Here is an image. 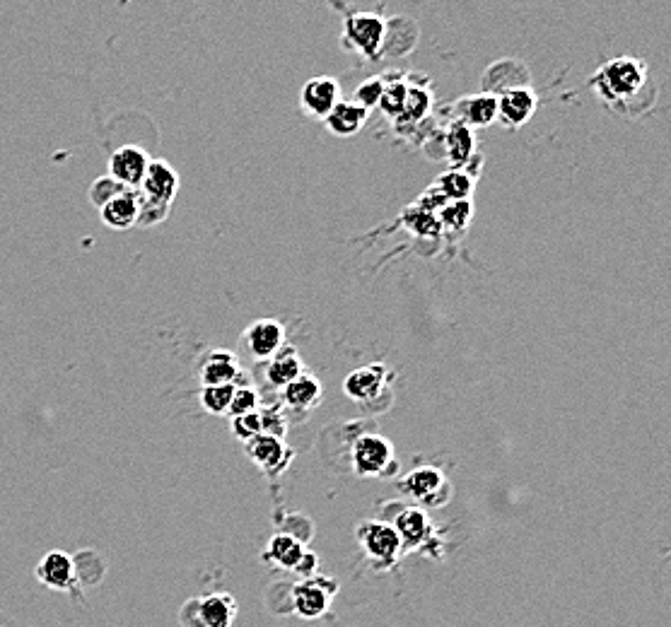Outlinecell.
<instances>
[{
	"mask_svg": "<svg viewBox=\"0 0 671 627\" xmlns=\"http://www.w3.org/2000/svg\"><path fill=\"white\" fill-rule=\"evenodd\" d=\"M148 164V152L136 148V145H124L109 157V177L119 181L124 189H138L143 184L145 172H148Z\"/></svg>",
	"mask_w": 671,
	"mask_h": 627,
	"instance_id": "cell-8",
	"label": "cell"
},
{
	"mask_svg": "<svg viewBox=\"0 0 671 627\" xmlns=\"http://www.w3.org/2000/svg\"><path fill=\"white\" fill-rule=\"evenodd\" d=\"M336 594L334 582H324V579H305V582L293 587V608L300 618L317 620L329 611L331 599Z\"/></svg>",
	"mask_w": 671,
	"mask_h": 627,
	"instance_id": "cell-6",
	"label": "cell"
},
{
	"mask_svg": "<svg viewBox=\"0 0 671 627\" xmlns=\"http://www.w3.org/2000/svg\"><path fill=\"white\" fill-rule=\"evenodd\" d=\"M305 543L300 538L293 536V533H276L268 543L266 550V560L273 562V565L283 567V570H295L297 560L305 555Z\"/></svg>",
	"mask_w": 671,
	"mask_h": 627,
	"instance_id": "cell-25",
	"label": "cell"
},
{
	"mask_svg": "<svg viewBox=\"0 0 671 627\" xmlns=\"http://www.w3.org/2000/svg\"><path fill=\"white\" fill-rule=\"evenodd\" d=\"M239 377L237 357L227 350H213L201 362V384L203 386H220L235 384Z\"/></svg>",
	"mask_w": 671,
	"mask_h": 627,
	"instance_id": "cell-22",
	"label": "cell"
},
{
	"mask_svg": "<svg viewBox=\"0 0 671 627\" xmlns=\"http://www.w3.org/2000/svg\"><path fill=\"white\" fill-rule=\"evenodd\" d=\"M314 570H317V555L309 553V550H305V555H302V558L297 560V565H295L293 572L302 574V577H305V579H312Z\"/></svg>",
	"mask_w": 671,
	"mask_h": 627,
	"instance_id": "cell-36",
	"label": "cell"
},
{
	"mask_svg": "<svg viewBox=\"0 0 671 627\" xmlns=\"http://www.w3.org/2000/svg\"><path fill=\"white\" fill-rule=\"evenodd\" d=\"M404 490L413 500L423 502V505H437L440 502V490H447L445 473L433 466L413 468L404 478Z\"/></svg>",
	"mask_w": 671,
	"mask_h": 627,
	"instance_id": "cell-16",
	"label": "cell"
},
{
	"mask_svg": "<svg viewBox=\"0 0 671 627\" xmlns=\"http://www.w3.org/2000/svg\"><path fill=\"white\" fill-rule=\"evenodd\" d=\"M384 384H387V367L384 365H367L358 367L348 374L346 382H343V391L358 403H367L372 398L382 394Z\"/></svg>",
	"mask_w": 671,
	"mask_h": 627,
	"instance_id": "cell-15",
	"label": "cell"
},
{
	"mask_svg": "<svg viewBox=\"0 0 671 627\" xmlns=\"http://www.w3.org/2000/svg\"><path fill=\"white\" fill-rule=\"evenodd\" d=\"M39 582L54 591H75L78 589V574H75L73 558L63 550H51L46 553L39 565L34 567Z\"/></svg>",
	"mask_w": 671,
	"mask_h": 627,
	"instance_id": "cell-10",
	"label": "cell"
},
{
	"mask_svg": "<svg viewBox=\"0 0 671 627\" xmlns=\"http://www.w3.org/2000/svg\"><path fill=\"white\" fill-rule=\"evenodd\" d=\"M247 454H249V459L261 468V471L280 473L285 466L290 464L293 451L285 447L283 437L266 435V432H261V435H256L247 442Z\"/></svg>",
	"mask_w": 671,
	"mask_h": 627,
	"instance_id": "cell-11",
	"label": "cell"
},
{
	"mask_svg": "<svg viewBox=\"0 0 671 627\" xmlns=\"http://www.w3.org/2000/svg\"><path fill=\"white\" fill-rule=\"evenodd\" d=\"M474 152V128H469L462 121H454L445 136V155L452 169H464L471 162V157H474Z\"/></svg>",
	"mask_w": 671,
	"mask_h": 627,
	"instance_id": "cell-21",
	"label": "cell"
},
{
	"mask_svg": "<svg viewBox=\"0 0 671 627\" xmlns=\"http://www.w3.org/2000/svg\"><path fill=\"white\" fill-rule=\"evenodd\" d=\"M302 372H305V367H302L300 355H297V350L290 348V345H283V348L266 362V379L268 384L276 386V389H285V386L300 377Z\"/></svg>",
	"mask_w": 671,
	"mask_h": 627,
	"instance_id": "cell-23",
	"label": "cell"
},
{
	"mask_svg": "<svg viewBox=\"0 0 671 627\" xmlns=\"http://www.w3.org/2000/svg\"><path fill=\"white\" fill-rule=\"evenodd\" d=\"M121 191H124V186H121L119 181H114L112 177H102V179H97L95 184H92L90 198H92V203L97 205V208H102L104 203L112 201L116 193H121Z\"/></svg>",
	"mask_w": 671,
	"mask_h": 627,
	"instance_id": "cell-34",
	"label": "cell"
},
{
	"mask_svg": "<svg viewBox=\"0 0 671 627\" xmlns=\"http://www.w3.org/2000/svg\"><path fill=\"white\" fill-rule=\"evenodd\" d=\"M341 102V87L334 78H312L300 92V104L312 119H326L331 109Z\"/></svg>",
	"mask_w": 671,
	"mask_h": 627,
	"instance_id": "cell-12",
	"label": "cell"
},
{
	"mask_svg": "<svg viewBox=\"0 0 671 627\" xmlns=\"http://www.w3.org/2000/svg\"><path fill=\"white\" fill-rule=\"evenodd\" d=\"M184 627H232L237 618V601L230 594H210L203 599L184 603Z\"/></svg>",
	"mask_w": 671,
	"mask_h": 627,
	"instance_id": "cell-3",
	"label": "cell"
},
{
	"mask_svg": "<svg viewBox=\"0 0 671 627\" xmlns=\"http://www.w3.org/2000/svg\"><path fill=\"white\" fill-rule=\"evenodd\" d=\"M406 90H408V85L404 80L384 82V90H382V97H379L377 107L382 109L387 116H392V119H399L401 109H404Z\"/></svg>",
	"mask_w": 671,
	"mask_h": 627,
	"instance_id": "cell-29",
	"label": "cell"
},
{
	"mask_svg": "<svg viewBox=\"0 0 671 627\" xmlns=\"http://www.w3.org/2000/svg\"><path fill=\"white\" fill-rule=\"evenodd\" d=\"M261 415V432L266 435H276L280 437L285 432V420L283 415H278L276 410H259Z\"/></svg>",
	"mask_w": 671,
	"mask_h": 627,
	"instance_id": "cell-35",
	"label": "cell"
},
{
	"mask_svg": "<svg viewBox=\"0 0 671 627\" xmlns=\"http://www.w3.org/2000/svg\"><path fill=\"white\" fill-rule=\"evenodd\" d=\"M459 121L466 123L469 128H486L498 119V97L478 92V95L464 97L457 102Z\"/></svg>",
	"mask_w": 671,
	"mask_h": 627,
	"instance_id": "cell-18",
	"label": "cell"
},
{
	"mask_svg": "<svg viewBox=\"0 0 671 627\" xmlns=\"http://www.w3.org/2000/svg\"><path fill=\"white\" fill-rule=\"evenodd\" d=\"M430 107H433V92H430L428 87H408L404 109H401L399 119H404L408 123L423 121L425 116H428Z\"/></svg>",
	"mask_w": 671,
	"mask_h": 627,
	"instance_id": "cell-27",
	"label": "cell"
},
{
	"mask_svg": "<svg viewBox=\"0 0 671 627\" xmlns=\"http://www.w3.org/2000/svg\"><path fill=\"white\" fill-rule=\"evenodd\" d=\"M394 464V447L379 435H363L353 444V468L358 476H384Z\"/></svg>",
	"mask_w": 671,
	"mask_h": 627,
	"instance_id": "cell-4",
	"label": "cell"
},
{
	"mask_svg": "<svg viewBox=\"0 0 671 627\" xmlns=\"http://www.w3.org/2000/svg\"><path fill=\"white\" fill-rule=\"evenodd\" d=\"M322 384H319L317 377L312 374L302 372L300 377L293 379L288 386L283 389V403L288 408L295 410H309L322 403Z\"/></svg>",
	"mask_w": 671,
	"mask_h": 627,
	"instance_id": "cell-24",
	"label": "cell"
},
{
	"mask_svg": "<svg viewBox=\"0 0 671 627\" xmlns=\"http://www.w3.org/2000/svg\"><path fill=\"white\" fill-rule=\"evenodd\" d=\"M650 80V70L640 58L633 56H618L606 61L602 68L594 73L592 90L604 99L611 107L621 109L635 102Z\"/></svg>",
	"mask_w": 671,
	"mask_h": 627,
	"instance_id": "cell-1",
	"label": "cell"
},
{
	"mask_svg": "<svg viewBox=\"0 0 671 627\" xmlns=\"http://www.w3.org/2000/svg\"><path fill=\"white\" fill-rule=\"evenodd\" d=\"M536 104L539 99L532 87H517L498 97V119L507 128H522L534 116Z\"/></svg>",
	"mask_w": 671,
	"mask_h": 627,
	"instance_id": "cell-14",
	"label": "cell"
},
{
	"mask_svg": "<svg viewBox=\"0 0 671 627\" xmlns=\"http://www.w3.org/2000/svg\"><path fill=\"white\" fill-rule=\"evenodd\" d=\"M384 37H387V20L370 13H350L343 22V41L350 51L377 61L384 54Z\"/></svg>",
	"mask_w": 671,
	"mask_h": 627,
	"instance_id": "cell-2",
	"label": "cell"
},
{
	"mask_svg": "<svg viewBox=\"0 0 671 627\" xmlns=\"http://www.w3.org/2000/svg\"><path fill=\"white\" fill-rule=\"evenodd\" d=\"M259 410V394L252 389V386H235V394H232L230 401V415H247Z\"/></svg>",
	"mask_w": 671,
	"mask_h": 627,
	"instance_id": "cell-31",
	"label": "cell"
},
{
	"mask_svg": "<svg viewBox=\"0 0 671 627\" xmlns=\"http://www.w3.org/2000/svg\"><path fill=\"white\" fill-rule=\"evenodd\" d=\"M232 430H235V435L242 439V442H249L252 437L261 435L259 410H254V413H247V415H235V420H232Z\"/></svg>",
	"mask_w": 671,
	"mask_h": 627,
	"instance_id": "cell-32",
	"label": "cell"
},
{
	"mask_svg": "<svg viewBox=\"0 0 671 627\" xmlns=\"http://www.w3.org/2000/svg\"><path fill=\"white\" fill-rule=\"evenodd\" d=\"M394 529L399 533L401 546L416 548L428 541L430 533H433V524H430V517L425 514L423 507H408L399 514Z\"/></svg>",
	"mask_w": 671,
	"mask_h": 627,
	"instance_id": "cell-19",
	"label": "cell"
},
{
	"mask_svg": "<svg viewBox=\"0 0 671 627\" xmlns=\"http://www.w3.org/2000/svg\"><path fill=\"white\" fill-rule=\"evenodd\" d=\"M285 345V328L280 321L261 319L244 331V348L259 362H268Z\"/></svg>",
	"mask_w": 671,
	"mask_h": 627,
	"instance_id": "cell-9",
	"label": "cell"
},
{
	"mask_svg": "<svg viewBox=\"0 0 671 627\" xmlns=\"http://www.w3.org/2000/svg\"><path fill=\"white\" fill-rule=\"evenodd\" d=\"M138 205V189H124L99 208V215L112 230H131L138 225Z\"/></svg>",
	"mask_w": 671,
	"mask_h": 627,
	"instance_id": "cell-17",
	"label": "cell"
},
{
	"mask_svg": "<svg viewBox=\"0 0 671 627\" xmlns=\"http://www.w3.org/2000/svg\"><path fill=\"white\" fill-rule=\"evenodd\" d=\"M232 394H235V384H220V386H203L201 389V406L206 413L223 415L230 410Z\"/></svg>",
	"mask_w": 671,
	"mask_h": 627,
	"instance_id": "cell-28",
	"label": "cell"
},
{
	"mask_svg": "<svg viewBox=\"0 0 671 627\" xmlns=\"http://www.w3.org/2000/svg\"><path fill=\"white\" fill-rule=\"evenodd\" d=\"M179 191V174L165 160H150L148 172H145L143 184L138 186V193L145 201L157 205H169L172 208L174 196Z\"/></svg>",
	"mask_w": 671,
	"mask_h": 627,
	"instance_id": "cell-7",
	"label": "cell"
},
{
	"mask_svg": "<svg viewBox=\"0 0 671 627\" xmlns=\"http://www.w3.org/2000/svg\"><path fill=\"white\" fill-rule=\"evenodd\" d=\"M382 90H384V80L382 78L365 80L363 85L358 87V92H355V104H360L363 109L377 107L379 97H382Z\"/></svg>",
	"mask_w": 671,
	"mask_h": 627,
	"instance_id": "cell-33",
	"label": "cell"
},
{
	"mask_svg": "<svg viewBox=\"0 0 671 627\" xmlns=\"http://www.w3.org/2000/svg\"><path fill=\"white\" fill-rule=\"evenodd\" d=\"M435 189L447 198V201H471L474 193V177L466 174L464 169H449L437 179Z\"/></svg>",
	"mask_w": 671,
	"mask_h": 627,
	"instance_id": "cell-26",
	"label": "cell"
},
{
	"mask_svg": "<svg viewBox=\"0 0 671 627\" xmlns=\"http://www.w3.org/2000/svg\"><path fill=\"white\" fill-rule=\"evenodd\" d=\"M367 121V109L360 107L355 102H338L334 109L326 114V128L338 138H350L355 133L363 131Z\"/></svg>",
	"mask_w": 671,
	"mask_h": 627,
	"instance_id": "cell-20",
	"label": "cell"
},
{
	"mask_svg": "<svg viewBox=\"0 0 671 627\" xmlns=\"http://www.w3.org/2000/svg\"><path fill=\"white\" fill-rule=\"evenodd\" d=\"M474 208L471 201H447L440 208V227H449V230H464L469 225Z\"/></svg>",
	"mask_w": 671,
	"mask_h": 627,
	"instance_id": "cell-30",
	"label": "cell"
},
{
	"mask_svg": "<svg viewBox=\"0 0 671 627\" xmlns=\"http://www.w3.org/2000/svg\"><path fill=\"white\" fill-rule=\"evenodd\" d=\"M517 87H529V70L524 63L512 61V58L493 63L483 75V92L486 95L500 97L505 92L517 90Z\"/></svg>",
	"mask_w": 671,
	"mask_h": 627,
	"instance_id": "cell-13",
	"label": "cell"
},
{
	"mask_svg": "<svg viewBox=\"0 0 671 627\" xmlns=\"http://www.w3.org/2000/svg\"><path fill=\"white\" fill-rule=\"evenodd\" d=\"M358 538L365 553L379 565H392L404 548L394 524H384V521H367L358 529Z\"/></svg>",
	"mask_w": 671,
	"mask_h": 627,
	"instance_id": "cell-5",
	"label": "cell"
}]
</instances>
